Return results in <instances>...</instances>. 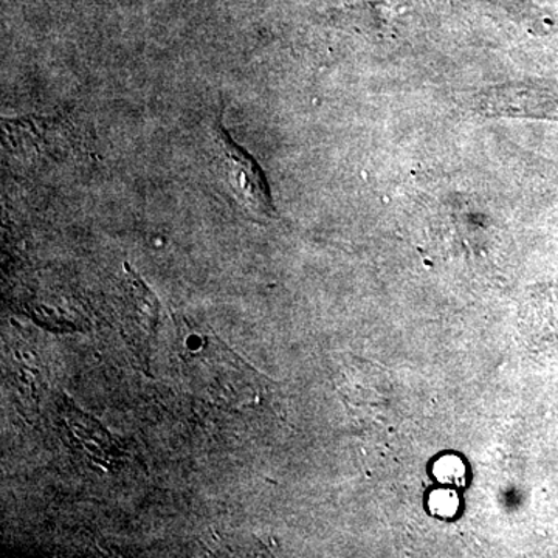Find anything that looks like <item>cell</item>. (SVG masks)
I'll return each mask as SVG.
<instances>
[{"mask_svg":"<svg viewBox=\"0 0 558 558\" xmlns=\"http://www.w3.org/2000/svg\"><path fill=\"white\" fill-rule=\"evenodd\" d=\"M213 143L218 172L233 196L256 218H274L275 207L266 175L258 161L231 138L220 119L213 124Z\"/></svg>","mask_w":558,"mask_h":558,"instance_id":"obj_1","label":"cell"},{"mask_svg":"<svg viewBox=\"0 0 558 558\" xmlns=\"http://www.w3.org/2000/svg\"><path fill=\"white\" fill-rule=\"evenodd\" d=\"M124 271L126 275L121 281L117 296V315L124 339L130 343L132 351L138 357H148L159 323V301L134 270L124 266Z\"/></svg>","mask_w":558,"mask_h":558,"instance_id":"obj_2","label":"cell"},{"mask_svg":"<svg viewBox=\"0 0 558 558\" xmlns=\"http://www.w3.org/2000/svg\"><path fill=\"white\" fill-rule=\"evenodd\" d=\"M433 473L444 484L457 487H464L468 484V469H465L464 461L453 454L438 459L433 468Z\"/></svg>","mask_w":558,"mask_h":558,"instance_id":"obj_4","label":"cell"},{"mask_svg":"<svg viewBox=\"0 0 558 558\" xmlns=\"http://www.w3.org/2000/svg\"><path fill=\"white\" fill-rule=\"evenodd\" d=\"M428 508L435 515L444 517V519H450V517L457 515L459 509V497L453 490H436L429 495Z\"/></svg>","mask_w":558,"mask_h":558,"instance_id":"obj_5","label":"cell"},{"mask_svg":"<svg viewBox=\"0 0 558 558\" xmlns=\"http://www.w3.org/2000/svg\"><path fill=\"white\" fill-rule=\"evenodd\" d=\"M65 422H68V427L72 429L75 438L78 439L81 449L87 451L97 461L109 462V459L116 454L112 451V442H110L112 439H110L109 433L70 403Z\"/></svg>","mask_w":558,"mask_h":558,"instance_id":"obj_3","label":"cell"}]
</instances>
